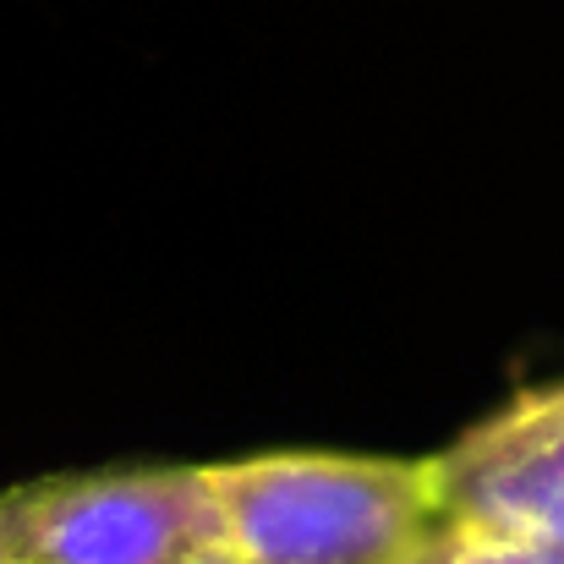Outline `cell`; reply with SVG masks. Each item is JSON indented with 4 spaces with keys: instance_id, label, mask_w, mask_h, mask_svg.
I'll use <instances>...</instances> for the list:
<instances>
[{
    "instance_id": "5",
    "label": "cell",
    "mask_w": 564,
    "mask_h": 564,
    "mask_svg": "<svg viewBox=\"0 0 564 564\" xmlns=\"http://www.w3.org/2000/svg\"><path fill=\"white\" fill-rule=\"evenodd\" d=\"M171 564H241L225 543H197V549H187V554H176Z\"/></svg>"
},
{
    "instance_id": "4",
    "label": "cell",
    "mask_w": 564,
    "mask_h": 564,
    "mask_svg": "<svg viewBox=\"0 0 564 564\" xmlns=\"http://www.w3.org/2000/svg\"><path fill=\"white\" fill-rule=\"evenodd\" d=\"M405 564H564V549L532 543V538H505V532L438 516Z\"/></svg>"
},
{
    "instance_id": "3",
    "label": "cell",
    "mask_w": 564,
    "mask_h": 564,
    "mask_svg": "<svg viewBox=\"0 0 564 564\" xmlns=\"http://www.w3.org/2000/svg\"><path fill=\"white\" fill-rule=\"evenodd\" d=\"M438 516L564 549V378L532 383L427 455Z\"/></svg>"
},
{
    "instance_id": "1",
    "label": "cell",
    "mask_w": 564,
    "mask_h": 564,
    "mask_svg": "<svg viewBox=\"0 0 564 564\" xmlns=\"http://www.w3.org/2000/svg\"><path fill=\"white\" fill-rule=\"evenodd\" d=\"M225 549L241 564H405L438 521L427 460L252 455L208 466Z\"/></svg>"
},
{
    "instance_id": "6",
    "label": "cell",
    "mask_w": 564,
    "mask_h": 564,
    "mask_svg": "<svg viewBox=\"0 0 564 564\" xmlns=\"http://www.w3.org/2000/svg\"><path fill=\"white\" fill-rule=\"evenodd\" d=\"M0 564H17V560H11V543H6V532H0Z\"/></svg>"
},
{
    "instance_id": "2",
    "label": "cell",
    "mask_w": 564,
    "mask_h": 564,
    "mask_svg": "<svg viewBox=\"0 0 564 564\" xmlns=\"http://www.w3.org/2000/svg\"><path fill=\"white\" fill-rule=\"evenodd\" d=\"M0 532L17 564H171L225 543L208 466L44 477L0 494Z\"/></svg>"
}]
</instances>
